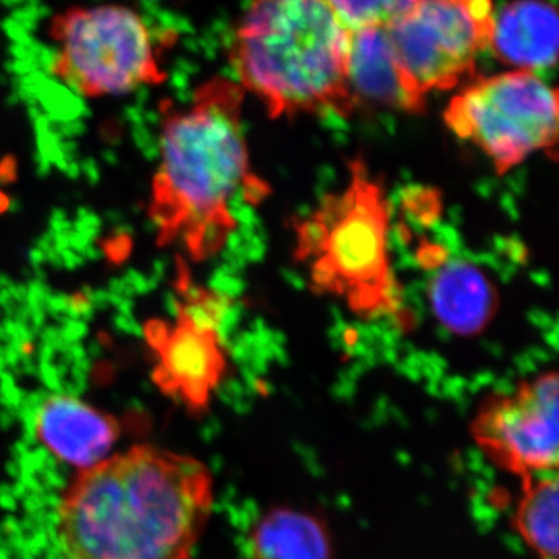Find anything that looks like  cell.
<instances>
[{
  "instance_id": "6da1fadb",
  "label": "cell",
  "mask_w": 559,
  "mask_h": 559,
  "mask_svg": "<svg viewBox=\"0 0 559 559\" xmlns=\"http://www.w3.org/2000/svg\"><path fill=\"white\" fill-rule=\"evenodd\" d=\"M215 503L202 460L135 444L81 469L62 492V559H194Z\"/></svg>"
},
{
  "instance_id": "7a4b0ae2",
  "label": "cell",
  "mask_w": 559,
  "mask_h": 559,
  "mask_svg": "<svg viewBox=\"0 0 559 559\" xmlns=\"http://www.w3.org/2000/svg\"><path fill=\"white\" fill-rule=\"evenodd\" d=\"M242 100L240 84L213 79L162 121L150 215L162 245L178 242L194 261L218 255L237 230L238 194L260 201L270 191L252 170Z\"/></svg>"
},
{
  "instance_id": "3957f363",
  "label": "cell",
  "mask_w": 559,
  "mask_h": 559,
  "mask_svg": "<svg viewBox=\"0 0 559 559\" xmlns=\"http://www.w3.org/2000/svg\"><path fill=\"white\" fill-rule=\"evenodd\" d=\"M349 33L326 0H252L231 43V66L271 119H347L356 110Z\"/></svg>"
},
{
  "instance_id": "277c9868",
  "label": "cell",
  "mask_w": 559,
  "mask_h": 559,
  "mask_svg": "<svg viewBox=\"0 0 559 559\" xmlns=\"http://www.w3.org/2000/svg\"><path fill=\"white\" fill-rule=\"evenodd\" d=\"M348 170L341 190L325 194L293 224L294 260L316 294L341 300L359 319L407 325L390 253L388 190L360 157L349 162Z\"/></svg>"
},
{
  "instance_id": "5b68a950",
  "label": "cell",
  "mask_w": 559,
  "mask_h": 559,
  "mask_svg": "<svg viewBox=\"0 0 559 559\" xmlns=\"http://www.w3.org/2000/svg\"><path fill=\"white\" fill-rule=\"evenodd\" d=\"M50 38L51 72L83 97L130 94L167 75L159 38L128 7H70L51 20Z\"/></svg>"
},
{
  "instance_id": "8992f818",
  "label": "cell",
  "mask_w": 559,
  "mask_h": 559,
  "mask_svg": "<svg viewBox=\"0 0 559 559\" xmlns=\"http://www.w3.org/2000/svg\"><path fill=\"white\" fill-rule=\"evenodd\" d=\"M444 123L503 176L533 154L557 148L558 92L535 72L511 70L463 87L444 110Z\"/></svg>"
},
{
  "instance_id": "52a82bcc",
  "label": "cell",
  "mask_w": 559,
  "mask_h": 559,
  "mask_svg": "<svg viewBox=\"0 0 559 559\" xmlns=\"http://www.w3.org/2000/svg\"><path fill=\"white\" fill-rule=\"evenodd\" d=\"M491 0H412L385 25L393 57L412 97L426 106L430 92L471 79L491 43Z\"/></svg>"
},
{
  "instance_id": "ba28073f",
  "label": "cell",
  "mask_w": 559,
  "mask_h": 559,
  "mask_svg": "<svg viewBox=\"0 0 559 559\" xmlns=\"http://www.w3.org/2000/svg\"><path fill=\"white\" fill-rule=\"evenodd\" d=\"M182 297L170 322L150 323L153 382L162 395L191 415L207 414L229 370L223 326L227 300L215 290L197 288L182 275Z\"/></svg>"
},
{
  "instance_id": "9c48e42d",
  "label": "cell",
  "mask_w": 559,
  "mask_h": 559,
  "mask_svg": "<svg viewBox=\"0 0 559 559\" xmlns=\"http://www.w3.org/2000/svg\"><path fill=\"white\" fill-rule=\"evenodd\" d=\"M558 412V373L546 371L513 392L485 400L471 425V436L492 463L522 480L555 474Z\"/></svg>"
},
{
  "instance_id": "30bf717a",
  "label": "cell",
  "mask_w": 559,
  "mask_h": 559,
  "mask_svg": "<svg viewBox=\"0 0 559 559\" xmlns=\"http://www.w3.org/2000/svg\"><path fill=\"white\" fill-rule=\"evenodd\" d=\"M33 430L55 459L79 471L109 457L120 439V425L112 415L70 393L40 401Z\"/></svg>"
},
{
  "instance_id": "8fae6325",
  "label": "cell",
  "mask_w": 559,
  "mask_h": 559,
  "mask_svg": "<svg viewBox=\"0 0 559 559\" xmlns=\"http://www.w3.org/2000/svg\"><path fill=\"white\" fill-rule=\"evenodd\" d=\"M428 297L437 320L455 336H477L498 311L495 283L476 264L447 259L433 267Z\"/></svg>"
},
{
  "instance_id": "7c38bea8",
  "label": "cell",
  "mask_w": 559,
  "mask_h": 559,
  "mask_svg": "<svg viewBox=\"0 0 559 559\" xmlns=\"http://www.w3.org/2000/svg\"><path fill=\"white\" fill-rule=\"evenodd\" d=\"M558 14L544 0H514L492 22L489 49L516 70H546L558 60Z\"/></svg>"
},
{
  "instance_id": "4fadbf2b",
  "label": "cell",
  "mask_w": 559,
  "mask_h": 559,
  "mask_svg": "<svg viewBox=\"0 0 559 559\" xmlns=\"http://www.w3.org/2000/svg\"><path fill=\"white\" fill-rule=\"evenodd\" d=\"M347 79L356 108L374 105L411 114L425 110L404 83L385 27L349 33Z\"/></svg>"
},
{
  "instance_id": "5bb4252c",
  "label": "cell",
  "mask_w": 559,
  "mask_h": 559,
  "mask_svg": "<svg viewBox=\"0 0 559 559\" xmlns=\"http://www.w3.org/2000/svg\"><path fill=\"white\" fill-rule=\"evenodd\" d=\"M248 559H334L329 525L310 511L277 507L250 528Z\"/></svg>"
},
{
  "instance_id": "9a60e30c",
  "label": "cell",
  "mask_w": 559,
  "mask_h": 559,
  "mask_svg": "<svg viewBox=\"0 0 559 559\" xmlns=\"http://www.w3.org/2000/svg\"><path fill=\"white\" fill-rule=\"evenodd\" d=\"M513 525L525 546L538 559L558 558V479L536 476L524 479Z\"/></svg>"
},
{
  "instance_id": "2e32d148",
  "label": "cell",
  "mask_w": 559,
  "mask_h": 559,
  "mask_svg": "<svg viewBox=\"0 0 559 559\" xmlns=\"http://www.w3.org/2000/svg\"><path fill=\"white\" fill-rule=\"evenodd\" d=\"M349 32L385 27L411 5L412 0H326Z\"/></svg>"
}]
</instances>
